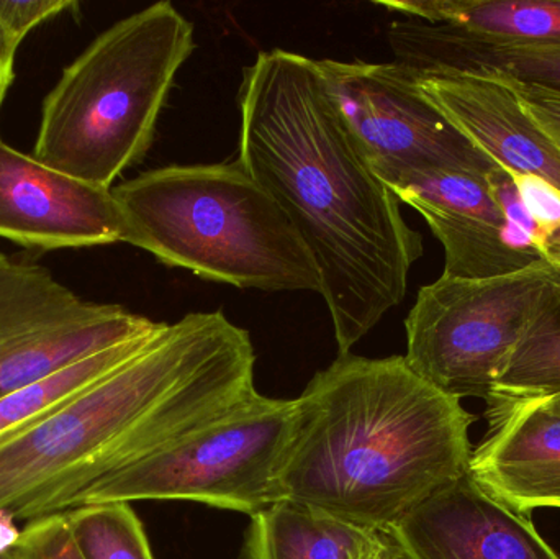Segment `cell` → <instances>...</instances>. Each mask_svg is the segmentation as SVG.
Wrapping results in <instances>:
<instances>
[{
  "instance_id": "1",
  "label": "cell",
  "mask_w": 560,
  "mask_h": 559,
  "mask_svg": "<svg viewBox=\"0 0 560 559\" xmlns=\"http://www.w3.org/2000/svg\"><path fill=\"white\" fill-rule=\"evenodd\" d=\"M238 161L312 253L339 354L404 302L423 236L372 173L332 108L315 59L261 51L243 69Z\"/></svg>"
},
{
  "instance_id": "2",
  "label": "cell",
  "mask_w": 560,
  "mask_h": 559,
  "mask_svg": "<svg viewBox=\"0 0 560 559\" xmlns=\"http://www.w3.org/2000/svg\"><path fill=\"white\" fill-rule=\"evenodd\" d=\"M256 351L223 312L164 324L137 357L0 442V511H69L92 485L252 399Z\"/></svg>"
},
{
  "instance_id": "3",
  "label": "cell",
  "mask_w": 560,
  "mask_h": 559,
  "mask_svg": "<svg viewBox=\"0 0 560 559\" xmlns=\"http://www.w3.org/2000/svg\"><path fill=\"white\" fill-rule=\"evenodd\" d=\"M474 417L405 357L338 354L296 397L280 501L387 534L469 471Z\"/></svg>"
},
{
  "instance_id": "4",
  "label": "cell",
  "mask_w": 560,
  "mask_h": 559,
  "mask_svg": "<svg viewBox=\"0 0 560 559\" xmlns=\"http://www.w3.org/2000/svg\"><path fill=\"white\" fill-rule=\"evenodd\" d=\"M112 193L127 223V243L164 266L238 289H322L295 226L238 160L158 167Z\"/></svg>"
},
{
  "instance_id": "5",
  "label": "cell",
  "mask_w": 560,
  "mask_h": 559,
  "mask_svg": "<svg viewBox=\"0 0 560 559\" xmlns=\"http://www.w3.org/2000/svg\"><path fill=\"white\" fill-rule=\"evenodd\" d=\"M194 48L192 22L167 0L105 30L46 95L33 158L112 189L150 151Z\"/></svg>"
},
{
  "instance_id": "6",
  "label": "cell",
  "mask_w": 560,
  "mask_h": 559,
  "mask_svg": "<svg viewBox=\"0 0 560 559\" xmlns=\"http://www.w3.org/2000/svg\"><path fill=\"white\" fill-rule=\"evenodd\" d=\"M296 399H252L125 466L79 496L72 509L104 502L189 501L240 514L276 504L292 443Z\"/></svg>"
},
{
  "instance_id": "7",
  "label": "cell",
  "mask_w": 560,
  "mask_h": 559,
  "mask_svg": "<svg viewBox=\"0 0 560 559\" xmlns=\"http://www.w3.org/2000/svg\"><path fill=\"white\" fill-rule=\"evenodd\" d=\"M560 286L546 261L490 279L441 276L405 321L408 366L446 396L489 400L539 305Z\"/></svg>"
},
{
  "instance_id": "8",
  "label": "cell",
  "mask_w": 560,
  "mask_h": 559,
  "mask_svg": "<svg viewBox=\"0 0 560 559\" xmlns=\"http://www.w3.org/2000/svg\"><path fill=\"white\" fill-rule=\"evenodd\" d=\"M326 95L372 173L390 189L411 174L497 166L423 94L400 62L315 61Z\"/></svg>"
},
{
  "instance_id": "9",
  "label": "cell",
  "mask_w": 560,
  "mask_h": 559,
  "mask_svg": "<svg viewBox=\"0 0 560 559\" xmlns=\"http://www.w3.org/2000/svg\"><path fill=\"white\" fill-rule=\"evenodd\" d=\"M160 325L84 301L48 269L0 253V397Z\"/></svg>"
},
{
  "instance_id": "10",
  "label": "cell",
  "mask_w": 560,
  "mask_h": 559,
  "mask_svg": "<svg viewBox=\"0 0 560 559\" xmlns=\"http://www.w3.org/2000/svg\"><path fill=\"white\" fill-rule=\"evenodd\" d=\"M0 238L26 248L127 243L114 193L52 170L0 140Z\"/></svg>"
},
{
  "instance_id": "11",
  "label": "cell",
  "mask_w": 560,
  "mask_h": 559,
  "mask_svg": "<svg viewBox=\"0 0 560 559\" xmlns=\"http://www.w3.org/2000/svg\"><path fill=\"white\" fill-rule=\"evenodd\" d=\"M390 190L413 207L440 240L447 278H499L545 261L535 245L509 225L482 174H411Z\"/></svg>"
},
{
  "instance_id": "12",
  "label": "cell",
  "mask_w": 560,
  "mask_h": 559,
  "mask_svg": "<svg viewBox=\"0 0 560 559\" xmlns=\"http://www.w3.org/2000/svg\"><path fill=\"white\" fill-rule=\"evenodd\" d=\"M407 559H560L529 515L463 478L438 489L387 532Z\"/></svg>"
},
{
  "instance_id": "13",
  "label": "cell",
  "mask_w": 560,
  "mask_h": 559,
  "mask_svg": "<svg viewBox=\"0 0 560 559\" xmlns=\"http://www.w3.org/2000/svg\"><path fill=\"white\" fill-rule=\"evenodd\" d=\"M415 71V69H413ZM417 72L421 94L493 163L541 177L560 190V150L499 79Z\"/></svg>"
},
{
  "instance_id": "14",
  "label": "cell",
  "mask_w": 560,
  "mask_h": 559,
  "mask_svg": "<svg viewBox=\"0 0 560 559\" xmlns=\"http://www.w3.org/2000/svg\"><path fill=\"white\" fill-rule=\"evenodd\" d=\"M489 420L470 455V478L522 514L560 509V410L548 399L523 400Z\"/></svg>"
},
{
  "instance_id": "15",
  "label": "cell",
  "mask_w": 560,
  "mask_h": 559,
  "mask_svg": "<svg viewBox=\"0 0 560 559\" xmlns=\"http://www.w3.org/2000/svg\"><path fill=\"white\" fill-rule=\"evenodd\" d=\"M387 38L395 61L418 72L510 79L560 94V45H500L420 19L395 20Z\"/></svg>"
},
{
  "instance_id": "16",
  "label": "cell",
  "mask_w": 560,
  "mask_h": 559,
  "mask_svg": "<svg viewBox=\"0 0 560 559\" xmlns=\"http://www.w3.org/2000/svg\"><path fill=\"white\" fill-rule=\"evenodd\" d=\"M249 519L242 559H361L378 534L290 501Z\"/></svg>"
},
{
  "instance_id": "17",
  "label": "cell",
  "mask_w": 560,
  "mask_h": 559,
  "mask_svg": "<svg viewBox=\"0 0 560 559\" xmlns=\"http://www.w3.org/2000/svg\"><path fill=\"white\" fill-rule=\"evenodd\" d=\"M408 19L456 26L500 45H560V0H382Z\"/></svg>"
},
{
  "instance_id": "18",
  "label": "cell",
  "mask_w": 560,
  "mask_h": 559,
  "mask_svg": "<svg viewBox=\"0 0 560 559\" xmlns=\"http://www.w3.org/2000/svg\"><path fill=\"white\" fill-rule=\"evenodd\" d=\"M164 324L166 322L151 334L82 358L43 380L0 397V442L48 416L52 410L137 357L156 337Z\"/></svg>"
},
{
  "instance_id": "19",
  "label": "cell",
  "mask_w": 560,
  "mask_h": 559,
  "mask_svg": "<svg viewBox=\"0 0 560 559\" xmlns=\"http://www.w3.org/2000/svg\"><path fill=\"white\" fill-rule=\"evenodd\" d=\"M560 396V286L545 299L510 357L489 403V416L532 399Z\"/></svg>"
},
{
  "instance_id": "20",
  "label": "cell",
  "mask_w": 560,
  "mask_h": 559,
  "mask_svg": "<svg viewBox=\"0 0 560 559\" xmlns=\"http://www.w3.org/2000/svg\"><path fill=\"white\" fill-rule=\"evenodd\" d=\"M65 515L82 559H154L143 524L130 504L79 505Z\"/></svg>"
},
{
  "instance_id": "21",
  "label": "cell",
  "mask_w": 560,
  "mask_h": 559,
  "mask_svg": "<svg viewBox=\"0 0 560 559\" xmlns=\"http://www.w3.org/2000/svg\"><path fill=\"white\" fill-rule=\"evenodd\" d=\"M509 171V170H506ZM536 229V248L560 271V190L532 174L509 171Z\"/></svg>"
},
{
  "instance_id": "22",
  "label": "cell",
  "mask_w": 560,
  "mask_h": 559,
  "mask_svg": "<svg viewBox=\"0 0 560 559\" xmlns=\"http://www.w3.org/2000/svg\"><path fill=\"white\" fill-rule=\"evenodd\" d=\"M15 559H82L62 514L28 522L13 548Z\"/></svg>"
},
{
  "instance_id": "23",
  "label": "cell",
  "mask_w": 560,
  "mask_h": 559,
  "mask_svg": "<svg viewBox=\"0 0 560 559\" xmlns=\"http://www.w3.org/2000/svg\"><path fill=\"white\" fill-rule=\"evenodd\" d=\"M75 7L74 0H0V30L12 48L19 49L33 28Z\"/></svg>"
},
{
  "instance_id": "24",
  "label": "cell",
  "mask_w": 560,
  "mask_h": 559,
  "mask_svg": "<svg viewBox=\"0 0 560 559\" xmlns=\"http://www.w3.org/2000/svg\"><path fill=\"white\" fill-rule=\"evenodd\" d=\"M492 79L505 82L515 92L525 114L545 131L546 137L560 150V94L535 88V85L520 84L510 79Z\"/></svg>"
},
{
  "instance_id": "25",
  "label": "cell",
  "mask_w": 560,
  "mask_h": 559,
  "mask_svg": "<svg viewBox=\"0 0 560 559\" xmlns=\"http://www.w3.org/2000/svg\"><path fill=\"white\" fill-rule=\"evenodd\" d=\"M15 55L16 49L12 48L9 39L3 35L0 30V108H2L3 101H5L7 92H9L10 85L13 84V78H15Z\"/></svg>"
},
{
  "instance_id": "26",
  "label": "cell",
  "mask_w": 560,
  "mask_h": 559,
  "mask_svg": "<svg viewBox=\"0 0 560 559\" xmlns=\"http://www.w3.org/2000/svg\"><path fill=\"white\" fill-rule=\"evenodd\" d=\"M361 559H407L387 534H377Z\"/></svg>"
},
{
  "instance_id": "27",
  "label": "cell",
  "mask_w": 560,
  "mask_h": 559,
  "mask_svg": "<svg viewBox=\"0 0 560 559\" xmlns=\"http://www.w3.org/2000/svg\"><path fill=\"white\" fill-rule=\"evenodd\" d=\"M22 537V531L16 527V521L9 512L0 511V555L15 548Z\"/></svg>"
},
{
  "instance_id": "28",
  "label": "cell",
  "mask_w": 560,
  "mask_h": 559,
  "mask_svg": "<svg viewBox=\"0 0 560 559\" xmlns=\"http://www.w3.org/2000/svg\"><path fill=\"white\" fill-rule=\"evenodd\" d=\"M549 403L552 404V406L556 407V409H559L560 410V396L558 397H552V399H548Z\"/></svg>"
},
{
  "instance_id": "29",
  "label": "cell",
  "mask_w": 560,
  "mask_h": 559,
  "mask_svg": "<svg viewBox=\"0 0 560 559\" xmlns=\"http://www.w3.org/2000/svg\"><path fill=\"white\" fill-rule=\"evenodd\" d=\"M0 559H15V555H13V548L7 554L0 555Z\"/></svg>"
}]
</instances>
